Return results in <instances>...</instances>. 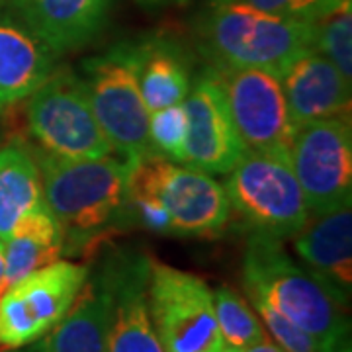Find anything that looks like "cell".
Segmentation results:
<instances>
[{"label":"cell","mask_w":352,"mask_h":352,"mask_svg":"<svg viewBox=\"0 0 352 352\" xmlns=\"http://www.w3.org/2000/svg\"><path fill=\"white\" fill-rule=\"evenodd\" d=\"M110 282L100 266L78 289L75 302L63 319L30 344L28 352H108Z\"/></svg>","instance_id":"16"},{"label":"cell","mask_w":352,"mask_h":352,"mask_svg":"<svg viewBox=\"0 0 352 352\" xmlns=\"http://www.w3.org/2000/svg\"><path fill=\"white\" fill-rule=\"evenodd\" d=\"M317 352H352V337L351 323L342 325L339 331H335L329 339L319 344Z\"/></svg>","instance_id":"28"},{"label":"cell","mask_w":352,"mask_h":352,"mask_svg":"<svg viewBox=\"0 0 352 352\" xmlns=\"http://www.w3.org/2000/svg\"><path fill=\"white\" fill-rule=\"evenodd\" d=\"M2 352H22V351H20V349H4Z\"/></svg>","instance_id":"33"},{"label":"cell","mask_w":352,"mask_h":352,"mask_svg":"<svg viewBox=\"0 0 352 352\" xmlns=\"http://www.w3.org/2000/svg\"><path fill=\"white\" fill-rule=\"evenodd\" d=\"M247 300L251 302L254 311L258 315L261 323L268 331L266 335L276 342L284 352H317L319 342L307 335L303 329H300L296 323H292L288 317L276 311L270 303L256 294H247Z\"/></svg>","instance_id":"25"},{"label":"cell","mask_w":352,"mask_h":352,"mask_svg":"<svg viewBox=\"0 0 352 352\" xmlns=\"http://www.w3.org/2000/svg\"><path fill=\"white\" fill-rule=\"evenodd\" d=\"M129 212H131V221L143 229L157 235H175L170 215L151 196L129 190Z\"/></svg>","instance_id":"27"},{"label":"cell","mask_w":352,"mask_h":352,"mask_svg":"<svg viewBox=\"0 0 352 352\" xmlns=\"http://www.w3.org/2000/svg\"><path fill=\"white\" fill-rule=\"evenodd\" d=\"M38 164L45 204L63 231L67 254H76L113 227L133 223L129 212V164L116 155L65 159L25 143Z\"/></svg>","instance_id":"1"},{"label":"cell","mask_w":352,"mask_h":352,"mask_svg":"<svg viewBox=\"0 0 352 352\" xmlns=\"http://www.w3.org/2000/svg\"><path fill=\"white\" fill-rule=\"evenodd\" d=\"M139 88L149 113L182 104L192 87L190 55L178 39L157 34L139 39Z\"/></svg>","instance_id":"19"},{"label":"cell","mask_w":352,"mask_h":352,"mask_svg":"<svg viewBox=\"0 0 352 352\" xmlns=\"http://www.w3.org/2000/svg\"><path fill=\"white\" fill-rule=\"evenodd\" d=\"M231 210L251 227L276 239H292L311 221L302 186L286 157L245 151L226 175Z\"/></svg>","instance_id":"5"},{"label":"cell","mask_w":352,"mask_h":352,"mask_svg":"<svg viewBox=\"0 0 352 352\" xmlns=\"http://www.w3.org/2000/svg\"><path fill=\"white\" fill-rule=\"evenodd\" d=\"M212 294H214L217 327L226 344L245 351L266 337V329L261 323L256 311L252 309V305H249V300L241 296L237 289L221 284Z\"/></svg>","instance_id":"22"},{"label":"cell","mask_w":352,"mask_h":352,"mask_svg":"<svg viewBox=\"0 0 352 352\" xmlns=\"http://www.w3.org/2000/svg\"><path fill=\"white\" fill-rule=\"evenodd\" d=\"M4 274H6V243L0 239V296L4 292Z\"/></svg>","instance_id":"31"},{"label":"cell","mask_w":352,"mask_h":352,"mask_svg":"<svg viewBox=\"0 0 352 352\" xmlns=\"http://www.w3.org/2000/svg\"><path fill=\"white\" fill-rule=\"evenodd\" d=\"M245 2L274 16L317 24L323 16L335 10L342 0H245Z\"/></svg>","instance_id":"26"},{"label":"cell","mask_w":352,"mask_h":352,"mask_svg":"<svg viewBox=\"0 0 352 352\" xmlns=\"http://www.w3.org/2000/svg\"><path fill=\"white\" fill-rule=\"evenodd\" d=\"M57 59L0 2V112L34 94L53 75Z\"/></svg>","instance_id":"17"},{"label":"cell","mask_w":352,"mask_h":352,"mask_svg":"<svg viewBox=\"0 0 352 352\" xmlns=\"http://www.w3.org/2000/svg\"><path fill=\"white\" fill-rule=\"evenodd\" d=\"M219 352H241L239 349H233V346H229V344H223V349Z\"/></svg>","instance_id":"32"},{"label":"cell","mask_w":352,"mask_h":352,"mask_svg":"<svg viewBox=\"0 0 352 352\" xmlns=\"http://www.w3.org/2000/svg\"><path fill=\"white\" fill-rule=\"evenodd\" d=\"M139 6L149 8V10H163V8H173V6H182L188 0H135Z\"/></svg>","instance_id":"29"},{"label":"cell","mask_w":352,"mask_h":352,"mask_svg":"<svg viewBox=\"0 0 352 352\" xmlns=\"http://www.w3.org/2000/svg\"><path fill=\"white\" fill-rule=\"evenodd\" d=\"M212 69L223 88L227 110L245 151L288 159L296 126L280 75L263 69Z\"/></svg>","instance_id":"11"},{"label":"cell","mask_w":352,"mask_h":352,"mask_svg":"<svg viewBox=\"0 0 352 352\" xmlns=\"http://www.w3.org/2000/svg\"><path fill=\"white\" fill-rule=\"evenodd\" d=\"M129 190L159 201L170 215L175 235L214 237L229 226L233 214L223 184L214 176L157 153H147L131 168Z\"/></svg>","instance_id":"7"},{"label":"cell","mask_w":352,"mask_h":352,"mask_svg":"<svg viewBox=\"0 0 352 352\" xmlns=\"http://www.w3.org/2000/svg\"><path fill=\"white\" fill-rule=\"evenodd\" d=\"M149 258L135 249L104 256L110 282L108 352H163L149 311Z\"/></svg>","instance_id":"12"},{"label":"cell","mask_w":352,"mask_h":352,"mask_svg":"<svg viewBox=\"0 0 352 352\" xmlns=\"http://www.w3.org/2000/svg\"><path fill=\"white\" fill-rule=\"evenodd\" d=\"M288 161L302 186L311 217L352 200L351 118H331L296 129Z\"/></svg>","instance_id":"10"},{"label":"cell","mask_w":352,"mask_h":352,"mask_svg":"<svg viewBox=\"0 0 352 352\" xmlns=\"http://www.w3.org/2000/svg\"><path fill=\"white\" fill-rule=\"evenodd\" d=\"M80 71L113 155L133 168L149 153V110L139 88V43L120 41L85 59Z\"/></svg>","instance_id":"4"},{"label":"cell","mask_w":352,"mask_h":352,"mask_svg":"<svg viewBox=\"0 0 352 352\" xmlns=\"http://www.w3.org/2000/svg\"><path fill=\"white\" fill-rule=\"evenodd\" d=\"M182 106L188 118L186 164L206 175H227L245 147L227 110L223 88L210 65L192 80Z\"/></svg>","instance_id":"13"},{"label":"cell","mask_w":352,"mask_h":352,"mask_svg":"<svg viewBox=\"0 0 352 352\" xmlns=\"http://www.w3.org/2000/svg\"><path fill=\"white\" fill-rule=\"evenodd\" d=\"M241 352H284V351H282L276 342L266 335L263 340L254 342L252 346H249V349H245V351H241Z\"/></svg>","instance_id":"30"},{"label":"cell","mask_w":352,"mask_h":352,"mask_svg":"<svg viewBox=\"0 0 352 352\" xmlns=\"http://www.w3.org/2000/svg\"><path fill=\"white\" fill-rule=\"evenodd\" d=\"M6 243V274L4 289L39 268L59 261L65 254L63 231L55 215L45 206L28 214L18 223Z\"/></svg>","instance_id":"21"},{"label":"cell","mask_w":352,"mask_h":352,"mask_svg":"<svg viewBox=\"0 0 352 352\" xmlns=\"http://www.w3.org/2000/svg\"><path fill=\"white\" fill-rule=\"evenodd\" d=\"M90 268L55 261L0 296V349H24L55 327L75 302Z\"/></svg>","instance_id":"9"},{"label":"cell","mask_w":352,"mask_h":352,"mask_svg":"<svg viewBox=\"0 0 352 352\" xmlns=\"http://www.w3.org/2000/svg\"><path fill=\"white\" fill-rule=\"evenodd\" d=\"M296 129L331 118H351L352 82L319 51L298 57L280 75Z\"/></svg>","instance_id":"15"},{"label":"cell","mask_w":352,"mask_h":352,"mask_svg":"<svg viewBox=\"0 0 352 352\" xmlns=\"http://www.w3.org/2000/svg\"><path fill=\"white\" fill-rule=\"evenodd\" d=\"M194 36L212 67L276 75L317 51V25L264 12L245 0H208L194 18Z\"/></svg>","instance_id":"2"},{"label":"cell","mask_w":352,"mask_h":352,"mask_svg":"<svg viewBox=\"0 0 352 352\" xmlns=\"http://www.w3.org/2000/svg\"><path fill=\"white\" fill-rule=\"evenodd\" d=\"M188 118L182 104L166 106L149 113V153H157L173 163L186 164Z\"/></svg>","instance_id":"24"},{"label":"cell","mask_w":352,"mask_h":352,"mask_svg":"<svg viewBox=\"0 0 352 352\" xmlns=\"http://www.w3.org/2000/svg\"><path fill=\"white\" fill-rule=\"evenodd\" d=\"M292 237L294 251L307 268L325 280L349 302L352 292V208L344 204L329 214L314 217Z\"/></svg>","instance_id":"18"},{"label":"cell","mask_w":352,"mask_h":352,"mask_svg":"<svg viewBox=\"0 0 352 352\" xmlns=\"http://www.w3.org/2000/svg\"><path fill=\"white\" fill-rule=\"evenodd\" d=\"M24 102L25 129L43 151L65 159L113 155L94 116L87 87L75 71L55 69Z\"/></svg>","instance_id":"6"},{"label":"cell","mask_w":352,"mask_h":352,"mask_svg":"<svg viewBox=\"0 0 352 352\" xmlns=\"http://www.w3.org/2000/svg\"><path fill=\"white\" fill-rule=\"evenodd\" d=\"M116 0H6V8L55 55L82 50L104 30Z\"/></svg>","instance_id":"14"},{"label":"cell","mask_w":352,"mask_h":352,"mask_svg":"<svg viewBox=\"0 0 352 352\" xmlns=\"http://www.w3.org/2000/svg\"><path fill=\"white\" fill-rule=\"evenodd\" d=\"M243 288L270 303L319 344L351 323L342 300L325 280L305 264L296 263L282 239L252 233L243 256Z\"/></svg>","instance_id":"3"},{"label":"cell","mask_w":352,"mask_h":352,"mask_svg":"<svg viewBox=\"0 0 352 352\" xmlns=\"http://www.w3.org/2000/svg\"><path fill=\"white\" fill-rule=\"evenodd\" d=\"M352 2L342 0L317 22V51L352 82Z\"/></svg>","instance_id":"23"},{"label":"cell","mask_w":352,"mask_h":352,"mask_svg":"<svg viewBox=\"0 0 352 352\" xmlns=\"http://www.w3.org/2000/svg\"><path fill=\"white\" fill-rule=\"evenodd\" d=\"M45 206L38 164L24 141L0 147V239H8L25 215Z\"/></svg>","instance_id":"20"},{"label":"cell","mask_w":352,"mask_h":352,"mask_svg":"<svg viewBox=\"0 0 352 352\" xmlns=\"http://www.w3.org/2000/svg\"><path fill=\"white\" fill-rule=\"evenodd\" d=\"M149 311L163 352H219L214 294L200 276L149 258Z\"/></svg>","instance_id":"8"},{"label":"cell","mask_w":352,"mask_h":352,"mask_svg":"<svg viewBox=\"0 0 352 352\" xmlns=\"http://www.w3.org/2000/svg\"><path fill=\"white\" fill-rule=\"evenodd\" d=\"M0 2H6V0H0Z\"/></svg>","instance_id":"34"}]
</instances>
